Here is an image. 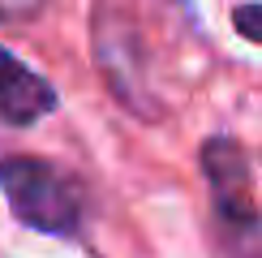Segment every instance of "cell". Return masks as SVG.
<instances>
[{"instance_id":"obj_1","label":"cell","mask_w":262,"mask_h":258,"mask_svg":"<svg viewBox=\"0 0 262 258\" xmlns=\"http://www.w3.org/2000/svg\"><path fill=\"white\" fill-rule=\"evenodd\" d=\"M91 48L112 99L142 121L159 116V95L150 86V56H146V43H142V26L125 0H95Z\"/></svg>"},{"instance_id":"obj_2","label":"cell","mask_w":262,"mask_h":258,"mask_svg":"<svg viewBox=\"0 0 262 258\" xmlns=\"http://www.w3.org/2000/svg\"><path fill=\"white\" fill-rule=\"evenodd\" d=\"M0 189L9 198V211L26 228L48 236H73L82 228V189L52 159L5 155L0 159Z\"/></svg>"},{"instance_id":"obj_3","label":"cell","mask_w":262,"mask_h":258,"mask_svg":"<svg viewBox=\"0 0 262 258\" xmlns=\"http://www.w3.org/2000/svg\"><path fill=\"white\" fill-rule=\"evenodd\" d=\"M202 172H206V185H211V207H215L224 250L232 258H262V215H258L245 150L228 134L206 138Z\"/></svg>"},{"instance_id":"obj_4","label":"cell","mask_w":262,"mask_h":258,"mask_svg":"<svg viewBox=\"0 0 262 258\" xmlns=\"http://www.w3.org/2000/svg\"><path fill=\"white\" fill-rule=\"evenodd\" d=\"M52 112H56V86L26 60H17L9 48H0V121L26 129Z\"/></svg>"},{"instance_id":"obj_5","label":"cell","mask_w":262,"mask_h":258,"mask_svg":"<svg viewBox=\"0 0 262 258\" xmlns=\"http://www.w3.org/2000/svg\"><path fill=\"white\" fill-rule=\"evenodd\" d=\"M232 26L236 35L249 39V43H262V0H254V5H241L232 13Z\"/></svg>"},{"instance_id":"obj_6","label":"cell","mask_w":262,"mask_h":258,"mask_svg":"<svg viewBox=\"0 0 262 258\" xmlns=\"http://www.w3.org/2000/svg\"><path fill=\"white\" fill-rule=\"evenodd\" d=\"M43 9V0H0V22H30Z\"/></svg>"},{"instance_id":"obj_7","label":"cell","mask_w":262,"mask_h":258,"mask_svg":"<svg viewBox=\"0 0 262 258\" xmlns=\"http://www.w3.org/2000/svg\"><path fill=\"white\" fill-rule=\"evenodd\" d=\"M168 5H185V0H168Z\"/></svg>"}]
</instances>
